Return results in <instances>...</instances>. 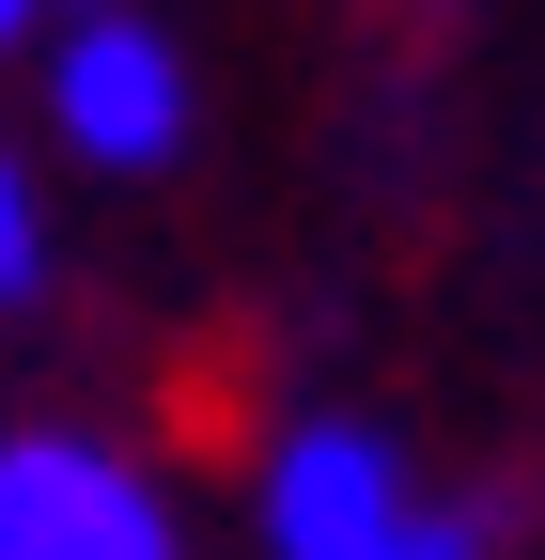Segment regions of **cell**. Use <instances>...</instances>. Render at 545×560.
<instances>
[{
    "mask_svg": "<svg viewBox=\"0 0 545 560\" xmlns=\"http://www.w3.org/2000/svg\"><path fill=\"white\" fill-rule=\"evenodd\" d=\"M265 545L281 560H484V514L405 499V452L374 420H297L265 452Z\"/></svg>",
    "mask_w": 545,
    "mask_h": 560,
    "instance_id": "cell-1",
    "label": "cell"
},
{
    "mask_svg": "<svg viewBox=\"0 0 545 560\" xmlns=\"http://www.w3.org/2000/svg\"><path fill=\"white\" fill-rule=\"evenodd\" d=\"M0 560H187L172 499L94 436H0Z\"/></svg>",
    "mask_w": 545,
    "mask_h": 560,
    "instance_id": "cell-2",
    "label": "cell"
},
{
    "mask_svg": "<svg viewBox=\"0 0 545 560\" xmlns=\"http://www.w3.org/2000/svg\"><path fill=\"white\" fill-rule=\"evenodd\" d=\"M47 109H62V140H79L94 172H172L187 156V62L141 16H79V32H62Z\"/></svg>",
    "mask_w": 545,
    "mask_h": 560,
    "instance_id": "cell-3",
    "label": "cell"
},
{
    "mask_svg": "<svg viewBox=\"0 0 545 560\" xmlns=\"http://www.w3.org/2000/svg\"><path fill=\"white\" fill-rule=\"evenodd\" d=\"M16 296H47V219H32V172L0 156V312Z\"/></svg>",
    "mask_w": 545,
    "mask_h": 560,
    "instance_id": "cell-4",
    "label": "cell"
},
{
    "mask_svg": "<svg viewBox=\"0 0 545 560\" xmlns=\"http://www.w3.org/2000/svg\"><path fill=\"white\" fill-rule=\"evenodd\" d=\"M32 16H47V0H0V47H16V32H32Z\"/></svg>",
    "mask_w": 545,
    "mask_h": 560,
    "instance_id": "cell-5",
    "label": "cell"
}]
</instances>
